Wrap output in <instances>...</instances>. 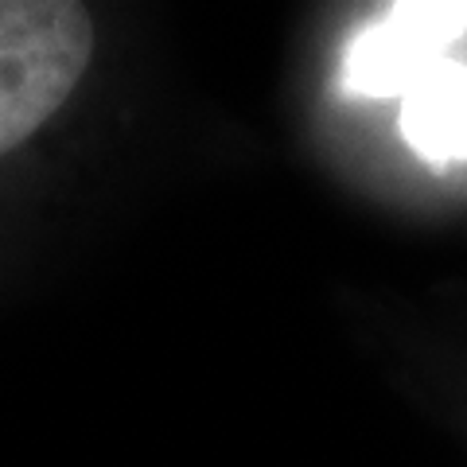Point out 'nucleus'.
<instances>
[{
	"instance_id": "f03ea898",
	"label": "nucleus",
	"mask_w": 467,
	"mask_h": 467,
	"mask_svg": "<svg viewBox=\"0 0 467 467\" xmlns=\"http://www.w3.org/2000/svg\"><path fill=\"white\" fill-rule=\"evenodd\" d=\"M467 32V0L389 5L347 43L339 82L355 98H405L432 63Z\"/></svg>"
},
{
	"instance_id": "7ed1b4c3",
	"label": "nucleus",
	"mask_w": 467,
	"mask_h": 467,
	"mask_svg": "<svg viewBox=\"0 0 467 467\" xmlns=\"http://www.w3.org/2000/svg\"><path fill=\"white\" fill-rule=\"evenodd\" d=\"M401 137L432 168L467 160V63L441 58L409 86Z\"/></svg>"
},
{
	"instance_id": "f257e3e1",
	"label": "nucleus",
	"mask_w": 467,
	"mask_h": 467,
	"mask_svg": "<svg viewBox=\"0 0 467 467\" xmlns=\"http://www.w3.org/2000/svg\"><path fill=\"white\" fill-rule=\"evenodd\" d=\"M94 58V20L70 0H0V156L67 106Z\"/></svg>"
}]
</instances>
